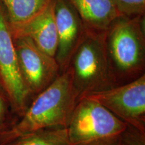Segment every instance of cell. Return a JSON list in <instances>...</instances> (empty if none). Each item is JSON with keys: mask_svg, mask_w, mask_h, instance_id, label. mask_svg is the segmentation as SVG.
<instances>
[{"mask_svg": "<svg viewBox=\"0 0 145 145\" xmlns=\"http://www.w3.org/2000/svg\"><path fill=\"white\" fill-rule=\"evenodd\" d=\"M79 100L69 66L34 97L24 115L13 126L0 134V145L40 130L67 128Z\"/></svg>", "mask_w": 145, "mask_h": 145, "instance_id": "cell-1", "label": "cell"}, {"mask_svg": "<svg viewBox=\"0 0 145 145\" xmlns=\"http://www.w3.org/2000/svg\"><path fill=\"white\" fill-rule=\"evenodd\" d=\"M144 16L120 17L106 36L109 62L117 86L144 74L145 38Z\"/></svg>", "mask_w": 145, "mask_h": 145, "instance_id": "cell-2", "label": "cell"}, {"mask_svg": "<svg viewBox=\"0 0 145 145\" xmlns=\"http://www.w3.org/2000/svg\"><path fill=\"white\" fill-rule=\"evenodd\" d=\"M106 33L87 30L71 61L74 86L79 99L87 94L117 86L107 52Z\"/></svg>", "mask_w": 145, "mask_h": 145, "instance_id": "cell-3", "label": "cell"}, {"mask_svg": "<svg viewBox=\"0 0 145 145\" xmlns=\"http://www.w3.org/2000/svg\"><path fill=\"white\" fill-rule=\"evenodd\" d=\"M127 125L96 101L82 97L67 127L69 143V145H118Z\"/></svg>", "mask_w": 145, "mask_h": 145, "instance_id": "cell-4", "label": "cell"}, {"mask_svg": "<svg viewBox=\"0 0 145 145\" xmlns=\"http://www.w3.org/2000/svg\"><path fill=\"white\" fill-rule=\"evenodd\" d=\"M82 97L96 101L121 120L145 133L144 74L124 84Z\"/></svg>", "mask_w": 145, "mask_h": 145, "instance_id": "cell-5", "label": "cell"}, {"mask_svg": "<svg viewBox=\"0 0 145 145\" xmlns=\"http://www.w3.org/2000/svg\"><path fill=\"white\" fill-rule=\"evenodd\" d=\"M0 81L10 99L16 116L21 118L33 100L24 80L8 22L0 5Z\"/></svg>", "mask_w": 145, "mask_h": 145, "instance_id": "cell-6", "label": "cell"}, {"mask_svg": "<svg viewBox=\"0 0 145 145\" xmlns=\"http://www.w3.org/2000/svg\"><path fill=\"white\" fill-rule=\"evenodd\" d=\"M14 39L22 75L34 97L61 74L55 58L48 55L28 37Z\"/></svg>", "mask_w": 145, "mask_h": 145, "instance_id": "cell-7", "label": "cell"}, {"mask_svg": "<svg viewBox=\"0 0 145 145\" xmlns=\"http://www.w3.org/2000/svg\"><path fill=\"white\" fill-rule=\"evenodd\" d=\"M54 16L58 37L54 58L62 73L69 67L87 29L77 12L68 0H55Z\"/></svg>", "mask_w": 145, "mask_h": 145, "instance_id": "cell-8", "label": "cell"}, {"mask_svg": "<svg viewBox=\"0 0 145 145\" xmlns=\"http://www.w3.org/2000/svg\"><path fill=\"white\" fill-rule=\"evenodd\" d=\"M55 0H53L39 15L21 26L10 28L13 39L28 37L40 49L55 57L58 37L54 16Z\"/></svg>", "mask_w": 145, "mask_h": 145, "instance_id": "cell-9", "label": "cell"}, {"mask_svg": "<svg viewBox=\"0 0 145 145\" xmlns=\"http://www.w3.org/2000/svg\"><path fill=\"white\" fill-rule=\"evenodd\" d=\"M88 30L106 33L120 18L112 0H68Z\"/></svg>", "mask_w": 145, "mask_h": 145, "instance_id": "cell-10", "label": "cell"}, {"mask_svg": "<svg viewBox=\"0 0 145 145\" xmlns=\"http://www.w3.org/2000/svg\"><path fill=\"white\" fill-rule=\"evenodd\" d=\"M53 0H0L10 28L21 26L39 15Z\"/></svg>", "mask_w": 145, "mask_h": 145, "instance_id": "cell-11", "label": "cell"}, {"mask_svg": "<svg viewBox=\"0 0 145 145\" xmlns=\"http://www.w3.org/2000/svg\"><path fill=\"white\" fill-rule=\"evenodd\" d=\"M5 145H69L67 130L53 128L43 130L14 139Z\"/></svg>", "mask_w": 145, "mask_h": 145, "instance_id": "cell-12", "label": "cell"}, {"mask_svg": "<svg viewBox=\"0 0 145 145\" xmlns=\"http://www.w3.org/2000/svg\"><path fill=\"white\" fill-rule=\"evenodd\" d=\"M18 120L8 93L0 81V134L8 130Z\"/></svg>", "mask_w": 145, "mask_h": 145, "instance_id": "cell-13", "label": "cell"}, {"mask_svg": "<svg viewBox=\"0 0 145 145\" xmlns=\"http://www.w3.org/2000/svg\"><path fill=\"white\" fill-rule=\"evenodd\" d=\"M121 17L144 15L145 0H112Z\"/></svg>", "mask_w": 145, "mask_h": 145, "instance_id": "cell-14", "label": "cell"}, {"mask_svg": "<svg viewBox=\"0 0 145 145\" xmlns=\"http://www.w3.org/2000/svg\"><path fill=\"white\" fill-rule=\"evenodd\" d=\"M118 145H145V133L128 124L120 138Z\"/></svg>", "mask_w": 145, "mask_h": 145, "instance_id": "cell-15", "label": "cell"}]
</instances>
